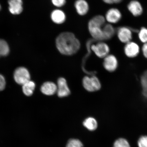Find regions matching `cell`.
I'll use <instances>...</instances> for the list:
<instances>
[{
  "mask_svg": "<svg viewBox=\"0 0 147 147\" xmlns=\"http://www.w3.org/2000/svg\"><path fill=\"white\" fill-rule=\"evenodd\" d=\"M138 147H147V135H142L137 141Z\"/></svg>",
  "mask_w": 147,
  "mask_h": 147,
  "instance_id": "obj_24",
  "label": "cell"
},
{
  "mask_svg": "<svg viewBox=\"0 0 147 147\" xmlns=\"http://www.w3.org/2000/svg\"><path fill=\"white\" fill-rule=\"evenodd\" d=\"M102 30L105 40L111 39L114 36L115 32L114 28L110 24L105 25L103 27Z\"/></svg>",
  "mask_w": 147,
  "mask_h": 147,
  "instance_id": "obj_16",
  "label": "cell"
},
{
  "mask_svg": "<svg viewBox=\"0 0 147 147\" xmlns=\"http://www.w3.org/2000/svg\"><path fill=\"white\" fill-rule=\"evenodd\" d=\"M23 91L24 94L27 96H30L34 92L36 84L34 82L29 80L23 84Z\"/></svg>",
  "mask_w": 147,
  "mask_h": 147,
  "instance_id": "obj_17",
  "label": "cell"
},
{
  "mask_svg": "<svg viewBox=\"0 0 147 147\" xmlns=\"http://www.w3.org/2000/svg\"><path fill=\"white\" fill-rule=\"evenodd\" d=\"M82 143L76 139H71L68 142L66 147H83Z\"/></svg>",
  "mask_w": 147,
  "mask_h": 147,
  "instance_id": "obj_23",
  "label": "cell"
},
{
  "mask_svg": "<svg viewBox=\"0 0 147 147\" xmlns=\"http://www.w3.org/2000/svg\"><path fill=\"white\" fill-rule=\"evenodd\" d=\"M96 40L93 38L87 42V47H89V48H90L91 50L98 57L101 58H105L109 54L110 48L109 46L102 41H98L95 45H91Z\"/></svg>",
  "mask_w": 147,
  "mask_h": 147,
  "instance_id": "obj_3",
  "label": "cell"
},
{
  "mask_svg": "<svg viewBox=\"0 0 147 147\" xmlns=\"http://www.w3.org/2000/svg\"><path fill=\"white\" fill-rule=\"evenodd\" d=\"M117 34L119 41L125 44L131 41L133 36L131 28L123 26L117 29Z\"/></svg>",
  "mask_w": 147,
  "mask_h": 147,
  "instance_id": "obj_8",
  "label": "cell"
},
{
  "mask_svg": "<svg viewBox=\"0 0 147 147\" xmlns=\"http://www.w3.org/2000/svg\"><path fill=\"white\" fill-rule=\"evenodd\" d=\"M105 3L108 4H111L113 3V0H102Z\"/></svg>",
  "mask_w": 147,
  "mask_h": 147,
  "instance_id": "obj_28",
  "label": "cell"
},
{
  "mask_svg": "<svg viewBox=\"0 0 147 147\" xmlns=\"http://www.w3.org/2000/svg\"><path fill=\"white\" fill-rule=\"evenodd\" d=\"M105 23V18L102 16L98 15L92 18L88 23V30L90 34L93 39L97 41L105 40L102 28Z\"/></svg>",
  "mask_w": 147,
  "mask_h": 147,
  "instance_id": "obj_2",
  "label": "cell"
},
{
  "mask_svg": "<svg viewBox=\"0 0 147 147\" xmlns=\"http://www.w3.org/2000/svg\"><path fill=\"white\" fill-rule=\"evenodd\" d=\"M55 6L60 7L63 6L66 3V0H51Z\"/></svg>",
  "mask_w": 147,
  "mask_h": 147,
  "instance_id": "obj_25",
  "label": "cell"
},
{
  "mask_svg": "<svg viewBox=\"0 0 147 147\" xmlns=\"http://www.w3.org/2000/svg\"><path fill=\"white\" fill-rule=\"evenodd\" d=\"M57 87V93L59 97H67L70 94V90L65 78H60L58 79Z\"/></svg>",
  "mask_w": 147,
  "mask_h": 147,
  "instance_id": "obj_9",
  "label": "cell"
},
{
  "mask_svg": "<svg viewBox=\"0 0 147 147\" xmlns=\"http://www.w3.org/2000/svg\"><path fill=\"white\" fill-rule=\"evenodd\" d=\"M9 10L12 14H18L23 11V2L22 0H9Z\"/></svg>",
  "mask_w": 147,
  "mask_h": 147,
  "instance_id": "obj_12",
  "label": "cell"
},
{
  "mask_svg": "<svg viewBox=\"0 0 147 147\" xmlns=\"http://www.w3.org/2000/svg\"><path fill=\"white\" fill-rule=\"evenodd\" d=\"M142 51L143 56L147 59V43H144L142 46Z\"/></svg>",
  "mask_w": 147,
  "mask_h": 147,
  "instance_id": "obj_27",
  "label": "cell"
},
{
  "mask_svg": "<svg viewBox=\"0 0 147 147\" xmlns=\"http://www.w3.org/2000/svg\"><path fill=\"white\" fill-rule=\"evenodd\" d=\"M82 82L84 89L89 92L96 91L100 90L101 88L100 82L96 76L84 77Z\"/></svg>",
  "mask_w": 147,
  "mask_h": 147,
  "instance_id": "obj_4",
  "label": "cell"
},
{
  "mask_svg": "<svg viewBox=\"0 0 147 147\" xmlns=\"http://www.w3.org/2000/svg\"><path fill=\"white\" fill-rule=\"evenodd\" d=\"M103 65L106 71L110 72H114L118 67V60L115 55L109 54L104 58Z\"/></svg>",
  "mask_w": 147,
  "mask_h": 147,
  "instance_id": "obj_6",
  "label": "cell"
},
{
  "mask_svg": "<svg viewBox=\"0 0 147 147\" xmlns=\"http://www.w3.org/2000/svg\"><path fill=\"white\" fill-rule=\"evenodd\" d=\"M15 80L16 83L23 85L30 80V75L28 70L24 67L18 68L15 71L14 74Z\"/></svg>",
  "mask_w": 147,
  "mask_h": 147,
  "instance_id": "obj_5",
  "label": "cell"
},
{
  "mask_svg": "<svg viewBox=\"0 0 147 147\" xmlns=\"http://www.w3.org/2000/svg\"><path fill=\"white\" fill-rule=\"evenodd\" d=\"M143 96L147 100V70L143 74L141 78Z\"/></svg>",
  "mask_w": 147,
  "mask_h": 147,
  "instance_id": "obj_19",
  "label": "cell"
},
{
  "mask_svg": "<svg viewBox=\"0 0 147 147\" xmlns=\"http://www.w3.org/2000/svg\"><path fill=\"white\" fill-rule=\"evenodd\" d=\"M9 52L8 44L5 40L0 39V57L6 56Z\"/></svg>",
  "mask_w": 147,
  "mask_h": 147,
  "instance_id": "obj_20",
  "label": "cell"
},
{
  "mask_svg": "<svg viewBox=\"0 0 147 147\" xmlns=\"http://www.w3.org/2000/svg\"><path fill=\"white\" fill-rule=\"evenodd\" d=\"M5 78L2 75L0 74V91L5 89Z\"/></svg>",
  "mask_w": 147,
  "mask_h": 147,
  "instance_id": "obj_26",
  "label": "cell"
},
{
  "mask_svg": "<svg viewBox=\"0 0 147 147\" xmlns=\"http://www.w3.org/2000/svg\"><path fill=\"white\" fill-rule=\"evenodd\" d=\"M75 7L77 12L80 16L85 15L89 11V5L85 0H77Z\"/></svg>",
  "mask_w": 147,
  "mask_h": 147,
  "instance_id": "obj_15",
  "label": "cell"
},
{
  "mask_svg": "<svg viewBox=\"0 0 147 147\" xmlns=\"http://www.w3.org/2000/svg\"><path fill=\"white\" fill-rule=\"evenodd\" d=\"M56 45L60 53L67 56L76 54L80 47V41L73 33L69 32L59 35L56 38Z\"/></svg>",
  "mask_w": 147,
  "mask_h": 147,
  "instance_id": "obj_1",
  "label": "cell"
},
{
  "mask_svg": "<svg viewBox=\"0 0 147 147\" xmlns=\"http://www.w3.org/2000/svg\"><path fill=\"white\" fill-rule=\"evenodd\" d=\"M139 38L141 42L147 43V28L146 27L141 28L138 33Z\"/></svg>",
  "mask_w": 147,
  "mask_h": 147,
  "instance_id": "obj_22",
  "label": "cell"
},
{
  "mask_svg": "<svg viewBox=\"0 0 147 147\" xmlns=\"http://www.w3.org/2000/svg\"><path fill=\"white\" fill-rule=\"evenodd\" d=\"M1 5H0V10H1Z\"/></svg>",
  "mask_w": 147,
  "mask_h": 147,
  "instance_id": "obj_30",
  "label": "cell"
},
{
  "mask_svg": "<svg viewBox=\"0 0 147 147\" xmlns=\"http://www.w3.org/2000/svg\"><path fill=\"white\" fill-rule=\"evenodd\" d=\"M57 85L54 83L47 82L44 83L41 88V90L43 94L48 96L54 95L57 93Z\"/></svg>",
  "mask_w": 147,
  "mask_h": 147,
  "instance_id": "obj_11",
  "label": "cell"
},
{
  "mask_svg": "<svg viewBox=\"0 0 147 147\" xmlns=\"http://www.w3.org/2000/svg\"><path fill=\"white\" fill-rule=\"evenodd\" d=\"M113 147H131L128 141L123 138H119L113 143Z\"/></svg>",
  "mask_w": 147,
  "mask_h": 147,
  "instance_id": "obj_21",
  "label": "cell"
},
{
  "mask_svg": "<svg viewBox=\"0 0 147 147\" xmlns=\"http://www.w3.org/2000/svg\"><path fill=\"white\" fill-rule=\"evenodd\" d=\"M105 16V19L108 22L114 24L120 21L122 16L118 9L112 8L109 9L106 12Z\"/></svg>",
  "mask_w": 147,
  "mask_h": 147,
  "instance_id": "obj_10",
  "label": "cell"
},
{
  "mask_svg": "<svg viewBox=\"0 0 147 147\" xmlns=\"http://www.w3.org/2000/svg\"><path fill=\"white\" fill-rule=\"evenodd\" d=\"M83 125L88 130L93 131L96 129L98 125L96 119L93 117H90L84 121Z\"/></svg>",
  "mask_w": 147,
  "mask_h": 147,
  "instance_id": "obj_18",
  "label": "cell"
},
{
  "mask_svg": "<svg viewBox=\"0 0 147 147\" xmlns=\"http://www.w3.org/2000/svg\"><path fill=\"white\" fill-rule=\"evenodd\" d=\"M123 0H113V3H118L121 2Z\"/></svg>",
  "mask_w": 147,
  "mask_h": 147,
  "instance_id": "obj_29",
  "label": "cell"
},
{
  "mask_svg": "<svg viewBox=\"0 0 147 147\" xmlns=\"http://www.w3.org/2000/svg\"><path fill=\"white\" fill-rule=\"evenodd\" d=\"M124 51L125 55L128 57L134 58L139 54L140 48L137 43L130 41L126 44Z\"/></svg>",
  "mask_w": 147,
  "mask_h": 147,
  "instance_id": "obj_7",
  "label": "cell"
},
{
  "mask_svg": "<svg viewBox=\"0 0 147 147\" xmlns=\"http://www.w3.org/2000/svg\"><path fill=\"white\" fill-rule=\"evenodd\" d=\"M51 17L53 22L58 24L63 23L66 20L65 13L59 9L53 11L51 14Z\"/></svg>",
  "mask_w": 147,
  "mask_h": 147,
  "instance_id": "obj_14",
  "label": "cell"
},
{
  "mask_svg": "<svg viewBox=\"0 0 147 147\" xmlns=\"http://www.w3.org/2000/svg\"><path fill=\"white\" fill-rule=\"evenodd\" d=\"M127 8L134 16H138L142 14L143 9L142 5L138 1H132L128 3Z\"/></svg>",
  "mask_w": 147,
  "mask_h": 147,
  "instance_id": "obj_13",
  "label": "cell"
}]
</instances>
